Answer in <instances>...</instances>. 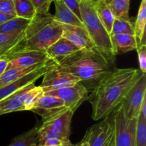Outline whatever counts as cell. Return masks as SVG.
I'll return each mask as SVG.
<instances>
[{
  "label": "cell",
  "instance_id": "37",
  "mask_svg": "<svg viewBox=\"0 0 146 146\" xmlns=\"http://www.w3.org/2000/svg\"><path fill=\"white\" fill-rule=\"evenodd\" d=\"M140 115H142L144 118H146V98L143 100L142 105H141Z\"/></svg>",
  "mask_w": 146,
  "mask_h": 146
},
{
  "label": "cell",
  "instance_id": "28",
  "mask_svg": "<svg viewBox=\"0 0 146 146\" xmlns=\"http://www.w3.org/2000/svg\"><path fill=\"white\" fill-rule=\"evenodd\" d=\"M135 146H146V118L140 114L137 118Z\"/></svg>",
  "mask_w": 146,
  "mask_h": 146
},
{
  "label": "cell",
  "instance_id": "11",
  "mask_svg": "<svg viewBox=\"0 0 146 146\" xmlns=\"http://www.w3.org/2000/svg\"><path fill=\"white\" fill-rule=\"evenodd\" d=\"M9 60L7 68H27L49 61V57L45 51L37 50H20L14 51L4 56Z\"/></svg>",
  "mask_w": 146,
  "mask_h": 146
},
{
  "label": "cell",
  "instance_id": "2",
  "mask_svg": "<svg viewBox=\"0 0 146 146\" xmlns=\"http://www.w3.org/2000/svg\"><path fill=\"white\" fill-rule=\"evenodd\" d=\"M52 66L58 71L78 77L88 91H92L100 80L115 68V61L94 47L80 49L61 59L53 60Z\"/></svg>",
  "mask_w": 146,
  "mask_h": 146
},
{
  "label": "cell",
  "instance_id": "35",
  "mask_svg": "<svg viewBox=\"0 0 146 146\" xmlns=\"http://www.w3.org/2000/svg\"><path fill=\"white\" fill-rule=\"evenodd\" d=\"M62 146H89V143H88V141H87V140L84 137L82 141H81V142L78 143L73 144L69 140V141H68L67 142L64 143L62 145Z\"/></svg>",
  "mask_w": 146,
  "mask_h": 146
},
{
  "label": "cell",
  "instance_id": "29",
  "mask_svg": "<svg viewBox=\"0 0 146 146\" xmlns=\"http://www.w3.org/2000/svg\"><path fill=\"white\" fill-rule=\"evenodd\" d=\"M36 14H46L48 12L51 3L54 0H31Z\"/></svg>",
  "mask_w": 146,
  "mask_h": 146
},
{
  "label": "cell",
  "instance_id": "25",
  "mask_svg": "<svg viewBox=\"0 0 146 146\" xmlns=\"http://www.w3.org/2000/svg\"><path fill=\"white\" fill-rule=\"evenodd\" d=\"M16 16L31 19L36 14L31 0H13Z\"/></svg>",
  "mask_w": 146,
  "mask_h": 146
},
{
  "label": "cell",
  "instance_id": "21",
  "mask_svg": "<svg viewBox=\"0 0 146 146\" xmlns=\"http://www.w3.org/2000/svg\"><path fill=\"white\" fill-rule=\"evenodd\" d=\"M94 6L100 21L111 35L113 24L115 19V16L112 10L110 8L109 5L102 0H100L99 1L94 4Z\"/></svg>",
  "mask_w": 146,
  "mask_h": 146
},
{
  "label": "cell",
  "instance_id": "12",
  "mask_svg": "<svg viewBox=\"0 0 146 146\" xmlns=\"http://www.w3.org/2000/svg\"><path fill=\"white\" fill-rule=\"evenodd\" d=\"M114 133V123L112 114L103 118L98 123L87 130L84 138L89 146H105Z\"/></svg>",
  "mask_w": 146,
  "mask_h": 146
},
{
  "label": "cell",
  "instance_id": "40",
  "mask_svg": "<svg viewBox=\"0 0 146 146\" xmlns=\"http://www.w3.org/2000/svg\"><path fill=\"white\" fill-rule=\"evenodd\" d=\"M90 1H91L93 3L96 4V3H97V2H98V1H99L100 0H90Z\"/></svg>",
  "mask_w": 146,
  "mask_h": 146
},
{
  "label": "cell",
  "instance_id": "31",
  "mask_svg": "<svg viewBox=\"0 0 146 146\" xmlns=\"http://www.w3.org/2000/svg\"><path fill=\"white\" fill-rule=\"evenodd\" d=\"M0 12L16 16L13 0H0Z\"/></svg>",
  "mask_w": 146,
  "mask_h": 146
},
{
  "label": "cell",
  "instance_id": "7",
  "mask_svg": "<svg viewBox=\"0 0 146 146\" xmlns=\"http://www.w3.org/2000/svg\"><path fill=\"white\" fill-rule=\"evenodd\" d=\"M146 98V75L141 73L137 81L129 90L121 105L128 118H137L141 105Z\"/></svg>",
  "mask_w": 146,
  "mask_h": 146
},
{
  "label": "cell",
  "instance_id": "39",
  "mask_svg": "<svg viewBox=\"0 0 146 146\" xmlns=\"http://www.w3.org/2000/svg\"><path fill=\"white\" fill-rule=\"evenodd\" d=\"M102 1H104V2L106 3L107 4H109V3H110V1H111V0H102Z\"/></svg>",
  "mask_w": 146,
  "mask_h": 146
},
{
  "label": "cell",
  "instance_id": "41",
  "mask_svg": "<svg viewBox=\"0 0 146 146\" xmlns=\"http://www.w3.org/2000/svg\"><path fill=\"white\" fill-rule=\"evenodd\" d=\"M31 146H43V145H40V144L38 143H35V144H33V145H31Z\"/></svg>",
  "mask_w": 146,
  "mask_h": 146
},
{
  "label": "cell",
  "instance_id": "19",
  "mask_svg": "<svg viewBox=\"0 0 146 146\" xmlns=\"http://www.w3.org/2000/svg\"><path fill=\"white\" fill-rule=\"evenodd\" d=\"M78 50H80L79 48L74 44L66 38L61 37L52 45L50 46L46 50V52L50 59L57 60L64 58Z\"/></svg>",
  "mask_w": 146,
  "mask_h": 146
},
{
  "label": "cell",
  "instance_id": "27",
  "mask_svg": "<svg viewBox=\"0 0 146 146\" xmlns=\"http://www.w3.org/2000/svg\"><path fill=\"white\" fill-rule=\"evenodd\" d=\"M134 34V27L132 22L127 20L120 19L115 18L113 21V24L111 30V36L115 35V34Z\"/></svg>",
  "mask_w": 146,
  "mask_h": 146
},
{
  "label": "cell",
  "instance_id": "38",
  "mask_svg": "<svg viewBox=\"0 0 146 146\" xmlns=\"http://www.w3.org/2000/svg\"><path fill=\"white\" fill-rule=\"evenodd\" d=\"M105 146H115V138H114V133L111 137L110 138V139L108 140V142L106 143Z\"/></svg>",
  "mask_w": 146,
  "mask_h": 146
},
{
  "label": "cell",
  "instance_id": "24",
  "mask_svg": "<svg viewBox=\"0 0 146 146\" xmlns=\"http://www.w3.org/2000/svg\"><path fill=\"white\" fill-rule=\"evenodd\" d=\"M31 19L14 17L6 22L0 24V33H11L24 30L29 24Z\"/></svg>",
  "mask_w": 146,
  "mask_h": 146
},
{
  "label": "cell",
  "instance_id": "13",
  "mask_svg": "<svg viewBox=\"0 0 146 146\" xmlns=\"http://www.w3.org/2000/svg\"><path fill=\"white\" fill-rule=\"evenodd\" d=\"M51 62H52V59L49 60L42 66L29 73L28 74L21 77L19 79L13 81V82L0 88V101L5 99L12 94H15L19 90L29 85L30 84L35 83L40 77L43 76L44 74L46 72V71L51 66Z\"/></svg>",
  "mask_w": 146,
  "mask_h": 146
},
{
  "label": "cell",
  "instance_id": "43",
  "mask_svg": "<svg viewBox=\"0 0 146 146\" xmlns=\"http://www.w3.org/2000/svg\"><path fill=\"white\" fill-rule=\"evenodd\" d=\"M0 115H1V114H0Z\"/></svg>",
  "mask_w": 146,
  "mask_h": 146
},
{
  "label": "cell",
  "instance_id": "30",
  "mask_svg": "<svg viewBox=\"0 0 146 146\" xmlns=\"http://www.w3.org/2000/svg\"><path fill=\"white\" fill-rule=\"evenodd\" d=\"M138 61H139L140 70L143 73H146V44H138Z\"/></svg>",
  "mask_w": 146,
  "mask_h": 146
},
{
  "label": "cell",
  "instance_id": "10",
  "mask_svg": "<svg viewBox=\"0 0 146 146\" xmlns=\"http://www.w3.org/2000/svg\"><path fill=\"white\" fill-rule=\"evenodd\" d=\"M52 63L53 60L49 68L43 76L44 78L40 85L44 93L71 86L81 82L79 78L73 74L56 69L53 67Z\"/></svg>",
  "mask_w": 146,
  "mask_h": 146
},
{
  "label": "cell",
  "instance_id": "20",
  "mask_svg": "<svg viewBox=\"0 0 146 146\" xmlns=\"http://www.w3.org/2000/svg\"><path fill=\"white\" fill-rule=\"evenodd\" d=\"M48 61H46V62H48ZM46 62L32 66L27 67V68L16 67V68H7L5 72L0 76V88L13 82V81H15L19 79L20 78L24 76L25 75L28 74L29 73L31 72V71H34V70L42 66Z\"/></svg>",
  "mask_w": 146,
  "mask_h": 146
},
{
  "label": "cell",
  "instance_id": "4",
  "mask_svg": "<svg viewBox=\"0 0 146 146\" xmlns=\"http://www.w3.org/2000/svg\"><path fill=\"white\" fill-rule=\"evenodd\" d=\"M79 9L81 21L95 46L115 61L116 55L113 48L111 35L100 21L94 3L90 0H80Z\"/></svg>",
  "mask_w": 146,
  "mask_h": 146
},
{
  "label": "cell",
  "instance_id": "23",
  "mask_svg": "<svg viewBox=\"0 0 146 146\" xmlns=\"http://www.w3.org/2000/svg\"><path fill=\"white\" fill-rule=\"evenodd\" d=\"M41 123L42 121H39L29 131L14 138L8 146H31L33 144L38 143V131Z\"/></svg>",
  "mask_w": 146,
  "mask_h": 146
},
{
  "label": "cell",
  "instance_id": "42",
  "mask_svg": "<svg viewBox=\"0 0 146 146\" xmlns=\"http://www.w3.org/2000/svg\"><path fill=\"white\" fill-rule=\"evenodd\" d=\"M52 146H62V145H52Z\"/></svg>",
  "mask_w": 146,
  "mask_h": 146
},
{
  "label": "cell",
  "instance_id": "5",
  "mask_svg": "<svg viewBox=\"0 0 146 146\" xmlns=\"http://www.w3.org/2000/svg\"><path fill=\"white\" fill-rule=\"evenodd\" d=\"M74 113L70 110L56 118L46 122H42L38 131V143L43 145L49 138L68 140L71 135V125Z\"/></svg>",
  "mask_w": 146,
  "mask_h": 146
},
{
  "label": "cell",
  "instance_id": "1",
  "mask_svg": "<svg viewBox=\"0 0 146 146\" xmlns=\"http://www.w3.org/2000/svg\"><path fill=\"white\" fill-rule=\"evenodd\" d=\"M141 73L137 68H114L106 74L88 95L93 120L99 121L112 113L121 105Z\"/></svg>",
  "mask_w": 146,
  "mask_h": 146
},
{
  "label": "cell",
  "instance_id": "9",
  "mask_svg": "<svg viewBox=\"0 0 146 146\" xmlns=\"http://www.w3.org/2000/svg\"><path fill=\"white\" fill-rule=\"evenodd\" d=\"M67 110L68 109L61 98L44 94L31 111L41 115L42 122H46L59 116Z\"/></svg>",
  "mask_w": 146,
  "mask_h": 146
},
{
  "label": "cell",
  "instance_id": "44",
  "mask_svg": "<svg viewBox=\"0 0 146 146\" xmlns=\"http://www.w3.org/2000/svg\"><path fill=\"white\" fill-rule=\"evenodd\" d=\"M145 1H146V0H145Z\"/></svg>",
  "mask_w": 146,
  "mask_h": 146
},
{
  "label": "cell",
  "instance_id": "3",
  "mask_svg": "<svg viewBox=\"0 0 146 146\" xmlns=\"http://www.w3.org/2000/svg\"><path fill=\"white\" fill-rule=\"evenodd\" d=\"M62 24L49 12L36 14L24 30V38L15 51H45L62 36Z\"/></svg>",
  "mask_w": 146,
  "mask_h": 146
},
{
  "label": "cell",
  "instance_id": "15",
  "mask_svg": "<svg viewBox=\"0 0 146 146\" xmlns=\"http://www.w3.org/2000/svg\"><path fill=\"white\" fill-rule=\"evenodd\" d=\"M34 86V83L19 90L15 94L0 101V114L4 115L9 113L24 111V104L28 91Z\"/></svg>",
  "mask_w": 146,
  "mask_h": 146
},
{
  "label": "cell",
  "instance_id": "33",
  "mask_svg": "<svg viewBox=\"0 0 146 146\" xmlns=\"http://www.w3.org/2000/svg\"><path fill=\"white\" fill-rule=\"evenodd\" d=\"M68 140H61L58 139V138H49L47 139L45 142L43 144V146H52V145H63L64 143L67 142Z\"/></svg>",
  "mask_w": 146,
  "mask_h": 146
},
{
  "label": "cell",
  "instance_id": "22",
  "mask_svg": "<svg viewBox=\"0 0 146 146\" xmlns=\"http://www.w3.org/2000/svg\"><path fill=\"white\" fill-rule=\"evenodd\" d=\"M146 23V1L141 0L138 9V16L134 27V34L138 40V44H146L145 42Z\"/></svg>",
  "mask_w": 146,
  "mask_h": 146
},
{
  "label": "cell",
  "instance_id": "14",
  "mask_svg": "<svg viewBox=\"0 0 146 146\" xmlns=\"http://www.w3.org/2000/svg\"><path fill=\"white\" fill-rule=\"evenodd\" d=\"M62 27L61 37L69 41L79 49H90L96 47L85 27L68 24H62Z\"/></svg>",
  "mask_w": 146,
  "mask_h": 146
},
{
  "label": "cell",
  "instance_id": "26",
  "mask_svg": "<svg viewBox=\"0 0 146 146\" xmlns=\"http://www.w3.org/2000/svg\"><path fill=\"white\" fill-rule=\"evenodd\" d=\"M131 0H111L108 4L115 18L130 21L129 9Z\"/></svg>",
  "mask_w": 146,
  "mask_h": 146
},
{
  "label": "cell",
  "instance_id": "17",
  "mask_svg": "<svg viewBox=\"0 0 146 146\" xmlns=\"http://www.w3.org/2000/svg\"><path fill=\"white\" fill-rule=\"evenodd\" d=\"M54 2L56 11L53 16L56 21L62 24L84 27L82 21L61 0H54Z\"/></svg>",
  "mask_w": 146,
  "mask_h": 146
},
{
  "label": "cell",
  "instance_id": "6",
  "mask_svg": "<svg viewBox=\"0 0 146 146\" xmlns=\"http://www.w3.org/2000/svg\"><path fill=\"white\" fill-rule=\"evenodd\" d=\"M115 146H135L137 118L125 117L122 106L113 111Z\"/></svg>",
  "mask_w": 146,
  "mask_h": 146
},
{
  "label": "cell",
  "instance_id": "34",
  "mask_svg": "<svg viewBox=\"0 0 146 146\" xmlns=\"http://www.w3.org/2000/svg\"><path fill=\"white\" fill-rule=\"evenodd\" d=\"M9 60L6 57L0 58V76L4 74L8 66Z\"/></svg>",
  "mask_w": 146,
  "mask_h": 146
},
{
  "label": "cell",
  "instance_id": "16",
  "mask_svg": "<svg viewBox=\"0 0 146 146\" xmlns=\"http://www.w3.org/2000/svg\"><path fill=\"white\" fill-rule=\"evenodd\" d=\"M24 30L0 33V58L7 56L17 49L24 38Z\"/></svg>",
  "mask_w": 146,
  "mask_h": 146
},
{
  "label": "cell",
  "instance_id": "32",
  "mask_svg": "<svg viewBox=\"0 0 146 146\" xmlns=\"http://www.w3.org/2000/svg\"><path fill=\"white\" fill-rule=\"evenodd\" d=\"M61 1L81 20L79 9L80 0H61Z\"/></svg>",
  "mask_w": 146,
  "mask_h": 146
},
{
  "label": "cell",
  "instance_id": "18",
  "mask_svg": "<svg viewBox=\"0 0 146 146\" xmlns=\"http://www.w3.org/2000/svg\"><path fill=\"white\" fill-rule=\"evenodd\" d=\"M111 43L115 55L125 54L137 50L138 42L135 35L131 34H115L111 36Z\"/></svg>",
  "mask_w": 146,
  "mask_h": 146
},
{
  "label": "cell",
  "instance_id": "36",
  "mask_svg": "<svg viewBox=\"0 0 146 146\" xmlns=\"http://www.w3.org/2000/svg\"><path fill=\"white\" fill-rule=\"evenodd\" d=\"M16 17V16L10 15V14H4V13L0 12V24L6 22L7 21L11 19H12L13 17Z\"/></svg>",
  "mask_w": 146,
  "mask_h": 146
},
{
  "label": "cell",
  "instance_id": "8",
  "mask_svg": "<svg viewBox=\"0 0 146 146\" xmlns=\"http://www.w3.org/2000/svg\"><path fill=\"white\" fill-rule=\"evenodd\" d=\"M44 94L61 98L65 106L74 113L88 98V89L81 82L71 86L48 91Z\"/></svg>",
  "mask_w": 146,
  "mask_h": 146
}]
</instances>
